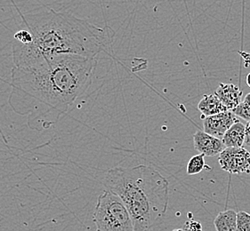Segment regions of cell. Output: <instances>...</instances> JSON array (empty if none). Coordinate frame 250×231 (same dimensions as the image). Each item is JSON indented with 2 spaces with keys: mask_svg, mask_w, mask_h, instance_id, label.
<instances>
[{
  "mask_svg": "<svg viewBox=\"0 0 250 231\" xmlns=\"http://www.w3.org/2000/svg\"><path fill=\"white\" fill-rule=\"evenodd\" d=\"M245 125L240 121H236L235 123L230 126L225 133L224 137L222 138V141L226 146V148H240L243 146L245 141Z\"/></svg>",
  "mask_w": 250,
  "mask_h": 231,
  "instance_id": "10",
  "label": "cell"
},
{
  "mask_svg": "<svg viewBox=\"0 0 250 231\" xmlns=\"http://www.w3.org/2000/svg\"><path fill=\"white\" fill-rule=\"evenodd\" d=\"M173 231H185L184 229H176V230H174Z\"/></svg>",
  "mask_w": 250,
  "mask_h": 231,
  "instance_id": "19",
  "label": "cell"
},
{
  "mask_svg": "<svg viewBox=\"0 0 250 231\" xmlns=\"http://www.w3.org/2000/svg\"><path fill=\"white\" fill-rule=\"evenodd\" d=\"M205 167V156L203 154L195 155L188 161L187 164V173L189 175L198 174L203 171Z\"/></svg>",
  "mask_w": 250,
  "mask_h": 231,
  "instance_id": "12",
  "label": "cell"
},
{
  "mask_svg": "<svg viewBox=\"0 0 250 231\" xmlns=\"http://www.w3.org/2000/svg\"><path fill=\"white\" fill-rule=\"evenodd\" d=\"M237 231H250V213L244 211L237 212Z\"/></svg>",
  "mask_w": 250,
  "mask_h": 231,
  "instance_id": "13",
  "label": "cell"
},
{
  "mask_svg": "<svg viewBox=\"0 0 250 231\" xmlns=\"http://www.w3.org/2000/svg\"><path fill=\"white\" fill-rule=\"evenodd\" d=\"M246 83H247V85L250 88V73H249L248 76H247V77H246Z\"/></svg>",
  "mask_w": 250,
  "mask_h": 231,
  "instance_id": "18",
  "label": "cell"
},
{
  "mask_svg": "<svg viewBox=\"0 0 250 231\" xmlns=\"http://www.w3.org/2000/svg\"><path fill=\"white\" fill-rule=\"evenodd\" d=\"M231 112L244 120L250 121V106L247 105L243 101L240 105L237 106L235 109H233Z\"/></svg>",
  "mask_w": 250,
  "mask_h": 231,
  "instance_id": "14",
  "label": "cell"
},
{
  "mask_svg": "<svg viewBox=\"0 0 250 231\" xmlns=\"http://www.w3.org/2000/svg\"><path fill=\"white\" fill-rule=\"evenodd\" d=\"M231 111L222 112L216 115L206 116L203 121L204 132L217 138H223L225 133L236 122Z\"/></svg>",
  "mask_w": 250,
  "mask_h": 231,
  "instance_id": "6",
  "label": "cell"
},
{
  "mask_svg": "<svg viewBox=\"0 0 250 231\" xmlns=\"http://www.w3.org/2000/svg\"><path fill=\"white\" fill-rule=\"evenodd\" d=\"M93 221L96 231H134L133 220L124 202L108 190L98 196Z\"/></svg>",
  "mask_w": 250,
  "mask_h": 231,
  "instance_id": "4",
  "label": "cell"
},
{
  "mask_svg": "<svg viewBox=\"0 0 250 231\" xmlns=\"http://www.w3.org/2000/svg\"><path fill=\"white\" fill-rule=\"evenodd\" d=\"M198 109L203 117L229 111L215 94L203 96L198 104Z\"/></svg>",
  "mask_w": 250,
  "mask_h": 231,
  "instance_id": "9",
  "label": "cell"
},
{
  "mask_svg": "<svg viewBox=\"0 0 250 231\" xmlns=\"http://www.w3.org/2000/svg\"><path fill=\"white\" fill-rule=\"evenodd\" d=\"M218 162L222 170L232 174L250 173V153L242 147L225 148L219 154Z\"/></svg>",
  "mask_w": 250,
  "mask_h": 231,
  "instance_id": "5",
  "label": "cell"
},
{
  "mask_svg": "<svg viewBox=\"0 0 250 231\" xmlns=\"http://www.w3.org/2000/svg\"><path fill=\"white\" fill-rule=\"evenodd\" d=\"M194 148L196 151L205 156L219 155L226 146L219 138L210 135L206 132L197 131L193 135Z\"/></svg>",
  "mask_w": 250,
  "mask_h": 231,
  "instance_id": "7",
  "label": "cell"
},
{
  "mask_svg": "<svg viewBox=\"0 0 250 231\" xmlns=\"http://www.w3.org/2000/svg\"><path fill=\"white\" fill-rule=\"evenodd\" d=\"M243 102L247 104V105L250 106V94H248L247 96H245V99L243 100Z\"/></svg>",
  "mask_w": 250,
  "mask_h": 231,
  "instance_id": "17",
  "label": "cell"
},
{
  "mask_svg": "<svg viewBox=\"0 0 250 231\" xmlns=\"http://www.w3.org/2000/svg\"><path fill=\"white\" fill-rule=\"evenodd\" d=\"M103 183L124 202L132 217L134 231H151L167 212L168 181L150 166L111 168Z\"/></svg>",
  "mask_w": 250,
  "mask_h": 231,
  "instance_id": "3",
  "label": "cell"
},
{
  "mask_svg": "<svg viewBox=\"0 0 250 231\" xmlns=\"http://www.w3.org/2000/svg\"><path fill=\"white\" fill-rule=\"evenodd\" d=\"M244 144L250 148V121H248V123L246 124Z\"/></svg>",
  "mask_w": 250,
  "mask_h": 231,
  "instance_id": "16",
  "label": "cell"
},
{
  "mask_svg": "<svg viewBox=\"0 0 250 231\" xmlns=\"http://www.w3.org/2000/svg\"><path fill=\"white\" fill-rule=\"evenodd\" d=\"M96 63V58L66 54L15 66L11 98L21 97L64 112L90 86Z\"/></svg>",
  "mask_w": 250,
  "mask_h": 231,
  "instance_id": "2",
  "label": "cell"
},
{
  "mask_svg": "<svg viewBox=\"0 0 250 231\" xmlns=\"http://www.w3.org/2000/svg\"><path fill=\"white\" fill-rule=\"evenodd\" d=\"M23 26L14 36L15 67L31 65L50 56L78 55L96 58L112 42L110 28H100L54 9L22 16Z\"/></svg>",
  "mask_w": 250,
  "mask_h": 231,
  "instance_id": "1",
  "label": "cell"
},
{
  "mask_svg": "<svg viewBox=\"0 0 250 231\" xmlns=\"http://www.w3.org/2000/svg\"><path fill=\"white\" fill-rule=\"evenodd\" d=\"M184 230L185 231H202V226L199 221L190 220L185 222Z\"/></svg>",
  "mask_w": 250,
  "mask_h": 231,
  "instance_id": "15",
  "label": "cell"
},
{
  "mask_svg": "<svg viewBox=\"0 0 250 231\" xmlns=\"http://www.w3.org/2000/svg\"><path fill=\"white\" fill-rule=\"evenodd\" d=\"M215 95L229 111H232L242 102L243 93L239 86L233 84L221 83L215 91Z\"/></svg>",
  "mask_w": 250,
  "mask_h": 231,
  "instance_id": "8",
  "label": "cell"
},
{
  "mask_svg": "<svg viewBox=\"0 0 250 231\" xmlns=\"http://www.w3.org/2000/svg\"><path fill=\"white\" fill-rule=\"evenodd\" d=\"M214 224L216 231H237V212L233 210L220 212Z\"/></svg>",
  "mask_w": 250,
  "mask_h": 231,
  "instance_id": "11",
  "label": "cell"
}]
</instances>
